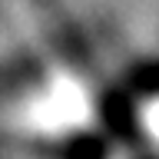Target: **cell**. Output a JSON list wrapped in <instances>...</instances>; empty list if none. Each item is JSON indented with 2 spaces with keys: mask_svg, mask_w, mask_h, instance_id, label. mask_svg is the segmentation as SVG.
<instances>
[{
  "mask_svg": "<svg viewBox=\"0 0 159 159\" xmlns=\"http://www.w3.org/2000/svg\"><path fill=\"white\" fill-rule=\"evenodd\" d=\"M139 119H143V126L149 129V136L159 139V93L143 99V106H139Z\"/></svg>",
  "mask_w": 159,
  "mask_h": 159,
  "instance_id": "6da1fadb",
  "label": "cell"
}]
</instances>
